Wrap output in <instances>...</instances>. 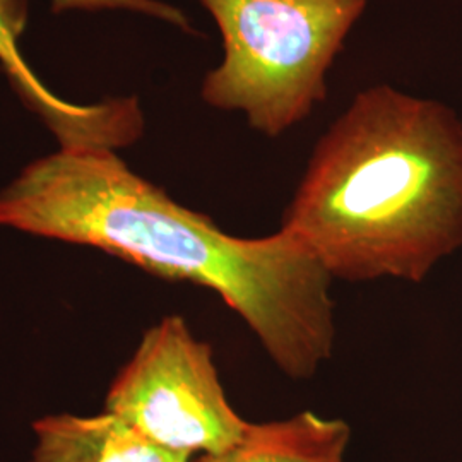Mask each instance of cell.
I'll list each match as a JSON object with an SVG mask.
<instances>
[{"instance_id":"cell-1","label":"cell","mask_w":462,"mask_h":462,"mask_svg":"<svg viewBox=\"0 0 462 462\" xmlns=\"http://www.w3.org/2000/svg\"><path fill=\"white\" fill-rule=\"evenodd\" d=\"M0 226L99 248L151 274L213 290L290 379L332 358V278L280 230L238 238L134 173L116 149H59L0 190Z\"/></svg>"},{"instance_id":"cell-2","label":"cell","mask_w":462,"mask_h":462,"mask_svg":"<svg viewBox=\"0 0 462 462\" xmlns=\"http://www.w3.org/2000/svg\"><path fill=\"white\" fill-rule=\"evenodd\" d=\"M281 230L332 280L420 282L462 247V120L387 83L320 135Z\"/></svg>"},{"instance_id":"cell-3","label":"cell","mask_w":462,"mask_h":462,"mask_svg":"<svg viewBox=\"0 0 462 462\" xmlns=\"http://www.w3.org/2000/svg\"><path fill=\"white\" fill-rule=\"evenodd\" d=\"M221 34L223 60L200 86L211 108L281 137L329 93V72L368 0H198Z\"/></svg>"},{"instance_id":"cell-4","label":"cell","mask_w":462,"mask_h":462,"mask_svg":"<svg viewBox=\"0 0 462 462\" xmlns=\"http://www.w3.org/2000/svg\"><path fill=\"white\" fill-rule=\"evenodd\" d=\"M116 414L156 446L185 456L223 454L247 433L217 377L213 349L180 315L144 332L106 394Z\"/></svg>"},{"instance_id":"cell-5","label":"cell","mask_w":462,"mask_h":462,"mask_svg":"<svg viewBox=\"0 0 462 462\" xmlns=\"http://www.w3.org/2000/svg\"><path fill=\"white\" fill-rule=\"evenodd\" d=\"M28 26V0H0V66L17 97L43 120L60 148L118 149L144 134L137 97H116L95 105H76L51 93L24 60L19 38Z\"/></svg>"},{"instance_id":"cell-6","label":"cell","mask_w":462,"mask_h":462,"mask_svg":"<svg viewBox=\"0 0 462 462\" xmlns=\"http://www.w3.org/2000/svg\"><path fill=\"white\" fill-rule=\"evenodd\" d=\"M33 462H192L156 446L116 414H50L33 425Z\"/></svg>"},{"instance_id":"cell-7","label":"cell","mask_w":462,"mask_h":462,"mask_svg":"<svg viewBox=\"0 0 462 462\" xmlns=\"http://www.w3.org/2000/svg\"><path fill=\"white\" fill-rule=\"evenodd\" d=\"M349 435L345 421L305 411L282 421L250 423L236 446L194 462H345Z\"/></svg>"},{"instance_id":"cell-8","label":"cell","mask_w":462,"mask_h":462,"mask_svg":"<svg viewBox=\"0 0 462 462\" xmlns=\"http://www.w3.org/2000/svg\"><path fill=\"white\" fill-rule=\"evenodd\" d=\"M50 4L55 14H62L69 11H83V13L127 11L134 14H143L158 21H165L182 32L194 33L192 23L189 17L185 16L182 9L163 0H50Z\"/></svg>"}]
</instances>
